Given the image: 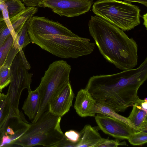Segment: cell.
<instances>
[{"label":"cell","instance_id":"obj_1","mask_svg":"<svg viewBox=\"0 0 147 147\" xmlns=\"http://www.w3.org/2000/svg\"><path fill=\"white\" fill-rule=\"evenodd\" d=\"M147 79V58L136 69L110 75L94 76L85 88L96 101L118 113L132 107L139 97L138 91Z\"/></svg>","mask_w":147,"mask_h":147},{"label":"cell","instance_id":"obj_2","mask_svg":"<svg viewBox=\"0 0 147 147\" xmlns=\"http://www.w3.org/2000/svg\"><path fill=\"white\" fill-rule=\"evenodd\" d=\"M90 34L99 51L108 61L123 70L133 69L138 63V45L118 27L97 16L88 22Z\"/></svg>","mask_w":147,"mask_h":147},{"label":"cell","instance_id":"obj_3","mask_svg":"<svg viewBox=\"0 0 147 147\" xmlns=\"http://www.w3.org/2000/svg\"><path fill=\"white\" fill-rule=\"evenodd\" d=\"M61 117L46 111L36 122L30 123L27 131L10 145L24 147L37 145L56 147L65 138L60 126Z\"/></svg>","mask_w":147,"mask_h":147},{"label":"cell","instance_id":"obj_4","mask_svg":"<svg viewBox=\"0 0 147 147\" xmlns=\"http://www.w3.org/2000/svg\"><path fill=\"white\" fill-rule=\"evenodd\" d=\"M29 37L32 42L61 58H77L90 54L93 51L95 45L90 42V39L79 36L45 34Z\"/></svg>","mask_w":147,"mask_h":147},{"label":"cell","instance_id":"obj_5","mask_svg":"<svg viewBox=\"0 0 147 147\" xmlns=\"http://www.w3.org/2000/svg\"><path fill=\"white\" fill-rule=\"evenodd\" d=\"M92 11L96 16L123 31L133 29L140 23V9L129 2L118 0H98L94 3Z\"/></svg>","mask_w":147,"mask_h":147},{"label":"cell","instance_id":"obj_6","mask_svg":"<svg viewBox=\"0 0 147 147\" xmlns=\"http://www.w3.org/2000/svg\"><path fill=\"white\" fill-rule=\"evenodd\" d=\"M71 66L64 60L55 61L50 64L36 88L40 96L38 113L32 122H36L42 115L48 111L49 102L54 95L70 82Z\"/></svg>","mask_w":147,"mask_h":147},{"label":"cell","instance_id":"obj_7","mask_svg":"<svg viewBox=\"0 0 147 147\" xmlns=\"http://www.w3.org/2000/svg\"><path fill=\"white\" fill-rule=\"evenodd\" d=\"M33 74L29 73L23 64L19 52L15 57L10 69L11 81L7 94L10 107V117L22 120L24 116L19 111V105L22 92L27 88L31 90L30 85Z\"/></svg>","mask_w":147,"mask_h":147},{"label":"cell","instance_id":"obj_8","mask_svg":"<svg viewBox=\"0 0 147 147\" xmlns=\"http://www.w3.org/2000/svg\"><path fill=\"white\" fill-rule=\"evenodd\" d=\"M93 3L92 0H42L40 7L51 9L61 16H78L88 12Z\"/></svg>","mask_w":147,"mask_h":147},{"label":"cell","instance_id":"obj_9","mask_svg":"<svg viewBox=\"0 0 147 147\" xmlns=\"http://www.w3.org/2000/svg\"><path fill=\"white\" fill-rule=\"evenodd\" d=\"M29 36L45 34H57L73 37L78 35L60 23L45 17L33 16L29 20L28 26Z\"/></svg>","mask_w":147,"mask_h":147},{"label":"cell","instance_id":"obj_10","mask_svg":"<svg viewBox=\"0 0 147 147\" xmlns=\"http://www.w3.org/2000/svg\"><path fill=\"white\" fill-rule=\"evenodd\" d=\"M94 116L98 126L105 134L116 138L128 139L136 131L126 123L106 115L96 113Z\"/></svg>","mask_w":147,"mask_h":147},{"label":"cell","instance_id":"obj_11","mask_svg":"<svg viewBox=\"0 0 147 147\" xmlns=\"http://www.w3.org/2000/svg\"><path fill=\"white\" fill-rule=\"evenodd\" d=\"M74 97L69 82L53 96L49 102L48 111L54 115L62 117L69 111Z\"/></svg>","mask_w":147,"mask_h":147},{"label":"cell","instance_id":"obj_12","mask_svg":"<svg viewBox=\"0 0 147 147\" xmlns=\"http://www.w3.org/2000/svg\"><path fill=\"white\" fill-rule=\"evenodd\" d=\"M96 102L87 89H82L77 93L74 107L78 115L82 117H94V108Z\"/></svg>","mask_w":147,"mask_h":147},{"label":"cell","instance_id":"obj_13","mask_svg":"<svg viewBox=\"0 0 147 147\" xmlns=\"http://www.w3.org/2000/svg\"><path fill=\"white\" fill-rule=\"evenodd\" d=\"M99 129L98 126L86 125L79 132L80 139L78 142L75 144V147H98L104 139L98 132Z\"/></svg>","mask_w":147,"mask_h":147},{"label":"cell","instance_id":"obj_14","mask_svg":"<svg viewBox=\"0 0 147 147\" xmlns=\"http://www.w3.org/2000/svg\"><path fill=\"white\" fill-rule=\"evenodd\" d=\"M142 100L139 97L138 98L127 117L140 131L147 130V110L142 106Z\"/></svg>","mask_w":147,"mask_h":147},{"label":"cell","instance_id":"obj_15","mask_svg":"<svg viewBox=\"0 0 147 147\" xmlns=\"http://www.w3.org/2000/svg\"><path fill=\"white\" fill-rule=\"evenodd\" d=\"M40 102V95L37 88L33 91H28V95L24 102L22 109L30 120H33L36 117Z\"/></svg>","mask_w":147,"mask_h":147},{"label":"cell","instance_id":"obj_16","mask_svg":"<svg viewBox=\"0 0 147 147\" xmlns=\"http://www.w3.org/2000/svg\"><path fill=\"white\" fill-rule=\"evenodd\" d=\"M19 50L13 46L4 64L0 67V90L10 84V69L12 62Z\"/></svg>","mask_w":147,"mask_h":147},{"label":"cell","instance_id":"obj_17","mask_svg":"<svg viewBox=\"0 0 147 147\" xmlns=\"http://www.w3.org/2000/svg\"><path fill=\"white\" fill-rule=\"evenodd\" d=\"M37 11L36 7H27L24 10L10 18L16 36L26 21L34 16Z\"/></svg>","mask_w":147,"mask_h":147},{"label":"cell","instance_id":"obj_18","mask_svg":"<svg viewBox=\"0 0 147 147\" xmlns=\"http://www.w3.org/2000/svg\"><path fill=\"white\" fill-rule=\"evenodd\" d=\"M94 112L96 114H103L122 121L128 124L136 132L140 131L127 117L119 114L111 108L105 104L96 102L95 105Z\"/></svg>","mask_w":147,"mask_h":147},{"label":"cell","instance_id":"obj_19","mask_svg":"<svg viewBox=\"0 0 147 147\" xmlns=\"http://www.w3.org/2000/svg\"><path fill=\"white\" fill-rule=\"evenodd\" d=\"M30 18L26 21L23 27L14 39L13 46L18 49L19 51L32 42L28 32V24Z\"/></svg>","mask_w":147,"mask_h":147},{"label":"cell","instance_id":"obj_20","mask_svg":"<svg viewBox=\"0 0 147 147\" xmlns=\"http://www.w3.org/2000/svg\"><path fill=\"white\" fill-rule=\"evenodd\" d=\"M10 103L7 94L1 93L0 96V129L9 123L10 117Z\"/></svg>","mask_w":147,"mask_h":147},{"label":"cell","instance_id":"obj_21","mask_svg":"<svg viewBox=\"0 0 147 147\" xmlns=\"http://www.w3.org/2000/svg\"><path fill=\"white\" fill-rule=\"evenodd\" d=\"M10 18L24 10L26 7L20 0H3Z\"/></svg>","mask_w":147,"mask_h":147},{"label":"cell","instance_id":"obj_22","mask_svg":"<svg viewBox=\"0 0 147 147\" xmlns=\"http://www.w3.org/2000/svg\"><path fill=\"white\" fill-rule=\"evenodd\" d=\"M13 38L11 34L0 46V67L4 63L13 44Z\"/></svg>","mask_w":147,"mask_h":147},{"label":"cell","instance_id":"obj_23","mask_svg":"<svg viewBox=\"0 0 147 147\" xmlns=\"http://www.w3.org/2000/svg\"><path fill=\"white\" fill-rule=\"evenodd\" d=\"M147 130H142L134 133L128 139L133 145H142L147 142Z\"/></svg>","mask_w":147,"mask_h":147},{"label":"cell","instance_id":"obj_24","mask_svg":"<svg viewBox=\"0 0 147 147\" xmlns=\"http://www.w3.org/2000/svg\"><path fill=\"white\" fill-rule=\"evenodd\" d=\"M11 34V32L3 19L0 20V46Z\"/></svg>","mask_w":147,"mask_h":147},{"label":"cell","instance_id":"obj_25","mask_svg":"<svg viewBox=\"0 0 147 147\" xmlns=\"http://www.w3.org/2000/svg\"><path fill=\"white\" fill-rule=\"evenodd\" d=\"M126 145L127 144L125 142H120L118 139L115 140H109L108 139L104 138L102 142L98 146V147H117L120 145Z\"/></svg>","mask_w":147,"mask_h":147},{"label":"cell","instance_id":"obj_26","mask_svg":"<svg viewBox=\"0 0 147 147\" xmlns=\"http://www.w3.org/2000/svg\"><path fill=\"white\" fill-rule=\"evenodd\" d=\"M2 12L3 19L7 26L10 30L11 34L14 40L16 37V35L9 17L8 13L5 5V7L2 9Z\"/></svg>","mask_w":147,"mask_h":147},{"label":"cell","instance_id":"obj_27","mask_svg":"<svg viewBox=\"0 0 147 147\" xmlns=\"http://www.w3.org/2000/svg\"><path fill=\"white\" fill-rule=\"evenodd\" d=\"M64 135L68 140L74 144L78 142L80 138V133L73 130L66 131Z\"/></svg>","mask_w":147,"mask_h":147},{"label":"cell","instance_id":"obj_28","mask_svg":"<svg viewBox=\"0 0 147 147\" xmlns=\"http://www.w3.org/2000/svg\"><path fill=\"white\" fill-rule=\"evenodd\" d=\"M27 7H39V4L42 0H20Z\"/></svg>","mask_w":147,"mask_h":147},{"label":"cell","instance_id":"obj_29","mask_svg":"<svg viewBox=\"0 0 147 147\" xmlns=\"http://www.w3.org/2000/svg\"><path fill=\"white\" fill-rule=\"evenodd\" d=\"M11 142L9 136L8 135H4L2 138L1 142L0 145V147L10 145Z\"/></svg>","mask_w":147,"mask_h":147},{"label":"cell","instance_id":"obj_30","mask_svg":"<svg viewBox=\"0 0 147 147\" xmlns=\"http://www.w3.org/2000/svg\"><path fill=\"white\" fill-rule=\"evenodd\" d=\"M19 52L21 55L22 60L23 64L27 69L28 70L30 69V66L26 58L24 53L22 49L20 50Z\"/></svg>","mask_w":147,"mask_h":147},{"label":"cell","instance_id":"obj_31","mask_svg":"<svg viewBox=\"0 0 147 147\" xmlns=\"http://www.w3.org/2000/svg\"><path fill=\"white\" fill-rule=\"evenodd\" d=\"M125 2H135L141 3L146 7L147 6V0H123Z\"/></svg>","mask_w":147,"mask_h":147},{"label":"cell","instance_id":"obj_32","mask_svg":"<svg viewBox=\"0 0 147 147\" xmlns=\"http://www.w3.org/2000/svg\"><path fill=\"white\" fill-rule=\"evenodd\" d=\"M14 134V130L9 126H8L6 128L5 135L9 134L10 135H12Z\"/></svg>","mask_w":147,"mask_h":147},{"label":"cell","instance_id":"obj_33","mask_svg":"<svg viewBox=\"0 0 147 147\" xmlns=\"http://www.w3.org/2000/svg\"><path fill=\"white\" fill-rule=\"evenodd\" d=\"M147 13L144 14L142 17L143 18L144 20V24L146 28H147Z\"/></svg>","mask_w":147,"mask_h":147},{"label":"cell","instance_id":"obj_34","mask_svg":"<svg viewBox=\"0 0 147 147\" xmlns=\"http://www.w3.org/2000/svg\"><path fill=\"white\" fill-rule=\"evenodd\" d=\"M3 20L2 10L0 7V20Z\"/></svg>","mask_w":147,"mask_h":147},{"label":"cell","instance_id":"obj_35","mask_svg":"<svg viewBox=\"0 0 147 147\" xmlns=\"http://www.w3.org/2000/svg\"><path fill=\"white\" fill-rule=\"evenodd\" d=\"M1 91L0 90V95H1Z\"/></svg>","mask_w":147,"mask_h":147}]
</instances>
